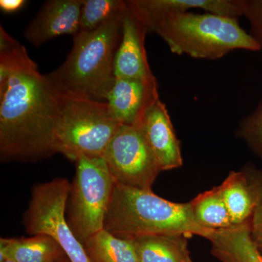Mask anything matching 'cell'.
<instances>
[{
  "label": "cell",
  "instance_id": "6da1fadb",
  "mask_svg": "<svg viewBox=\"0 0 262 262\" xmlns=\"http://www.w3.org/2000/svg\"><path fill=\"white\" fill-rule=\"evenodd\" d=\"M0 160L37 162L58 153L59 94L27 50L0 27Z\"/></svg>",
  "mask_w": 262,
  "mask_h": 262
},
{
  "label": "cell",
  "instance_id": "7a4b0ae2",
  "mask_svg": "<svg viewBox=\"0 0 262 262\" xmlns=\"http://www.w3.org/2000/svg\"><path fill=\"white\" fill-rule=\"evenodd\" d=\"M124 9L95 30L73 36V47L63 64L45 75L58 94L106 102L116 80Z\"/></svg>",
  "mask_w": 262,
  "mask_h": 262
},
{
  "label": "cell",
  "instance_id": "3957f363",
  "mask_svg": "<svg viewBox=\"0 0 262 262\" xmlns=\"http://www.w3.org/2000/svg\"><path fill=\"white\" fill-rule=\"evenodd\" d=\"M104 229L122 238L149 234H181L210 239L215 230L196 222L190 202L173 203L151 190L115 182Z\"/></svg>",
  "mask_w": 262,
  "mask_h": 262
},
{
  "label": "cell",
  "instance_id": "277c9868",
  "mask_svg": "<svg viewBox=\"0 0 262 262\" xmlns=\"http://www.w3.org/2000/svg\"><path fill=\"white\" fill-rule=\"evenodd\" d=\"M148 33L155 32L174 54L198 59L215 60L235 50L257 52L259 46L239 26L238 19L191 12L168 13L144 25Z\"/></svg>",
  "mask_w": 262,
  "mask_h": 262
},
{
  "label": "cell",
  "instance_id": "5b68a950",
  "mask_svg": "<svg viewBox=\"0 0 262 262\" xmlns=\"http://www.w3.org/2000/svg\"><path fill=\"white\" fill-rule=\"evenodd\" d=\"M59 101L58 153L75 162L81 156L103 157L121 125L107 102L61 94Z\"/></svg>",
  "mask_w": 262,
  "mask_h": 262
},
{
  "label": "cell",
  "instance_id": "8992f818",
  "mask_svg": "<svg viewBox=\"0 0 262 262\" xmlns=\"http://www.w3.org/2000/svg\"><path fill=\"white\" fill-rule=\"evenodd\" d=\"M66 206L67 222L81 243L104 229L115 181L103 157L81 156Z\"/></svg>",
  "mask_w": 262,
  "mask_h": 262
},
{
  "label": "cell",
  "instance_id": "52a82bcc",
  "mask_svg": "<svg viewBox=\"0 0 262 262\" xmlns=\"http://www.w3.org/2000/svg\"><path fill=\"white\" fill-rule=\"evenodd\" d=\"M70 189V182L64 178L34 185L24 213V227L31 235L51 236L71 262H90L82 243L75 237L66 217Z\"/></svg>",
  "mask_w": 262,
  "mask_h": 262
},
{
  "label": "cell",
  "instance_id": "ba28073f",
  "mask_svg": "<svg viewBox=\"0 0 262 262\" xmlns=\"http://www.w3.org/2000/svg\"><path fill=\"white\" fill-rule=\"evenodd\" d=\"M115 182L151 190L162 171L139 125H120L103 155Z\"/></svg>",
  "mask_w": 262,
  "mask_h": 262
},
{
  "label": "cell",
  "instance_id": "9c48e42d",
  "mask_svg": "<svg viewBox=\"0 0 262 262\" xmlns=\"http://www.w3.org/2000/svg\"><path fill=\"white\" fill-rule=\"evenodd\" d=\"M147 31L126 6L122 12V38L115 60L116 78L135 79L158 82L150 69L145 48Z\"/></svg>",
  "mask_w": 262,
  "mask_h": 262
},
{
  "label": "cell",
  "instance_id": "30bf717a",
  "mask_svg": "<svg viewBox=\"0 0 262 262\" xmlns=\"http://www.w3.org/2000/svg\"><path fill=\"white\" fill-rule=\"evenodd\" d=\"M84 0H48L24 32L26 40L39 46L63 34L75 35L80 29Z\"/></svg>",
  "mask_w": 262,
  "mask_h": 262
},
{
  "label": "cell",
  "instance_id": "8fae6325",
  "mask_svg": "<svg viewBox=\"0 0 262 262\" xmlns=\"http://www.w3.org/2000/svg\"><path fill=\"white\" fill-rule=\"evenodd\" d=\"M139 126L162 171L182 166L180 141L176 135L168 108L160 98L147 108Z\"/></svg>",
  "mask_w": 262,
  "mask_h": 262
},
{
  "label": "cell",
  "instance_id": "7c38bea8",
  "mask_svg": "<svg viewBox=\"0 0 262 262\" xmlns=\"http://www.w3.org/2000/svg\"><path fill=\"white\" fill-rule=\"evenodd\" d=\"M159 98L158 82L116 78L106 102L119 123L140 125L147 108Z\"/></svg>",
  "mask_w": 262,
  "mask_h": 262
},
{
  "label": "cell",
  "instance_id": "4fadbf2b",
  "mask_svg": "<svg viewBox=\"0 0 262 262\" xmlns=\"http://www.w3.org/2000/svg\"><path fill=\"white\" fill-rule=\"evenodd\" d=\"M127 7L139 20L146 23L162 15L201 9L206 13L238 19L242 16L237 0H129Z\"/></svg>",
  "mask_w": 262,
  "mask_h": 262
},
{
  "label": "cell",
  "instance_id": "5bb4252c",
  "mask_svg": "<svg viewBox=\"0 0 262 262\" xmlns=\"http://www.w3.org/2000/svg\"><path fill=\"white\" fill-rule=\"evenodd\" d=\"M209 241L212 254L221 262H262V255L251 239L249 221L215 230Z\"/></svg>",
  "mask_w": 262,
  "mask_h": 262
},
{
  "label": "cell",
  "instance_id": "9a60e30c",
  "mask_svg": "<svg viewBox=\"0 0 262 262\" xmlns=\"http://www.w3.org/2000/svg\"><path fill=\"white\" fill-rule=\"evenodd\" d=\"M65 256L61 246L46 234L0 239V262H59Z\"/></svg>",
  "mask_w": 262,
  "mask_h": 262
},
{
  "label": "cell",
  "instance_id": "2e32d148",
  "mask_svg": "<svg viewBox=\"0 0 262 262\" xmlns=\"http://www.w3.org/2000/svg\"><path fill=\"white\" fill-rule=\"evenodd\" d=\"M130 239L139 262H187L192 260L187 236L184 234H149Z\"/></svg>",
  "mask_w": 262,
  "mask_h": 262
},
{
  "label": "cell",
  "instance_id": "e0dca14e",
  "mask_svg": "<svg viewBox=\"0 0 262 262\" xmlns=\"http://www.w3.org/2000/svg\"><path fill=\"white\" fill-rule=\"evenodd\" d=\"M217 187L228 210L232 226L248 222L253 214L256 201L244 170L231 171Z\"/></svg>",
  "mask_w": 262,
  "mask_h": 262
},
{
  "label": "cell",
  "instance_id": "ac0fdd59",
  "mask_svg": "<svg viewBox=\"0 0 262 262\" xmlns=\"http://www.w3.org/2000/svg\"><path fill=\"white\" fill-rule=\"evenodd\" d=\"M90 262H139L134 243L102 229L82 243Z\"/></svg>",
  "mask_w": 262,
  "mask_h": 262
},
{
  "label": "cell",
  "instance_id": "d6986e66",
  "mask_svg": "<svg viewBox=\"0 0 262 262\" xmlns=\"http://www.w3.org/2000/svg\"><path fill=\"white\" fill-rule=\"evenodd\" d=\"M190 203L196 222L204 228L219 230L232 226L218 187L201 193Z\"/></svg>",
  "mask_w": 262,
  "mask_h": 262
},
{
  "label": "cell",
  "instance_id": "ffe728a7",
  "mask_svg": "<svg viewBox=\"0 0 262 262\" xmlns=\"http://www.w3.org/2000/svg\"><path fill=\"white\" fill-rule=\"evenodd\" d=\"M126 1L84 0L81 8L79 32H91L122 11Z\"/></svg>",
  "mask_w": 262,
  "mask_h": 262
},
{
  "label": "cell",
  "instance_id": "44dd1931",
  "mask_svg": "<svg viewBox=\"0 0 262 262\" xmlns=\"http://www.w3.org/2000/svg\"><path fill=\"white\" fill-rule=\"evenodd\" d=\"M244 170L256 201L253 214L249 220L250 233L251 239L262 255V169L248 165L245 167Z\"/></svg>",
  "mask_w": 262,
  "mask_h": 262
},
{
  "label": "cell",
  "instance_id": "7402d4cb",
  "mask_svg": "<svg viewBox=\"0 0 262 262\" xmlns=\"http://www.w3.org/2000/svg\"><path fill=\"white\" fill-rule=\"evenodd\" d=\"M237 134L251 151L262 159V101L253 113L241 120Z\"/></svg>",
  "mask_w": 262,
  "mask_h": 262
},
{
  "label": "cell",
  "instance_id": "603a6c76",
  "mask_svg": "<svg viewBox=\"0 0 262 262\" xmlns=\"http://www.w3.org/2000/svg\"><path fill=\"white\" fill-rule=\"evenodd\" d=\"M237 3L250 24L249 34L262 51V0H237Z\"/></svg>",
  "mask_w": 262,
  "mask_h": 262
},
{
  "label": "cell",
  "instance_id": "cb8c5ba5",
  "mask_svg": "<svg viewBox=\"0 0 262 262\" xmlns=\"http://www.w3.org/2000/svg\"><path fill=\"white\" fill-rule=\"evenodd\" d=\"M27 3L25 0H1L0 8L5 13H15L21 9Z\"/></svg>",
  "mask_w": 262,
  "mask_h": 262
},
{
  "label": "cell",
  "instance_id": "d4e9b609",
  "mask_svg": "<svg viewBox=\"0 0 262 262\" xmlns=\"http://www.w3.org/2000/svg\"><path fill=\"white\" fill-rule=\"evenodd\" d=\"M59 262H71V261H70V259H69V258H67V256H65V257L62 258L61 261H60Z\"/></svg>",
  "mask_w": 262,
  "mask_h": 262
},
{
  "label": "cell",
  "instance_id": "484cf974",
  "mask_svg": "<svg viewBox=\"0 0 262 262\" xmlns=\"http://www.w3.org/2000/svg\"><path fill=\"white\" fill-rule=\"evenodd\" d=\"M3 262H15V261H12V260H10V259H6V260H5V261Z\"/></svg>",
  "mask_w": 262,
  "mask_h": 262
},
{
  "label": "cell",
  "instance_id": "4316f807",
  "mask_svg": "<svg viewBox=\"0 0 262 262\" xmlns=\"http://www.w3.org/2000/svg\"><path fill=\"white\" fill-rule=\"evenodd\" d=\"M187 262H193V261H192V260H191V261H187Z\"/></svg>",
  "mask_w": 262,
  "mask_h": 262
}]
</instances>
